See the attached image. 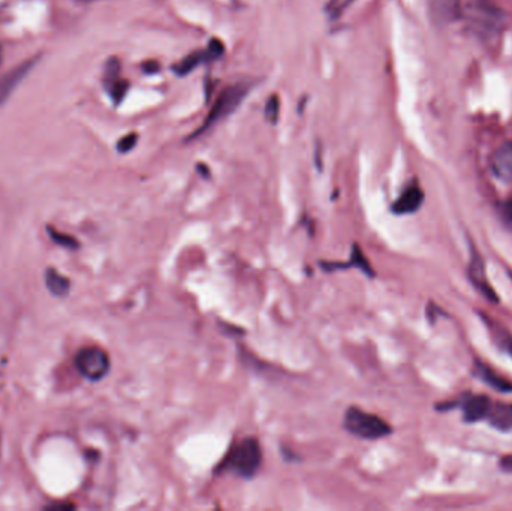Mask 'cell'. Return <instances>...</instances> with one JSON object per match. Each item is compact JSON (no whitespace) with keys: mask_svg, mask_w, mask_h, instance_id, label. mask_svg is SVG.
I'll list each match as a JSON object with an SVG mask.
<instances>
[{"mask_svg":"<svg viewBox=\"0 0 512 511\" xmlns=\"http://www.w3.org/2000/svg\"><path fill=\"white\" fill-rule=\"evenodd\" d=\"M262 464L261 444L256 438H245L234 444L224 461L219 464L221 473H233L240 479H254Z\"/></svg>","mask_w":512,"mask_h":511,"instance_id":"1","label":"cell"},{"mask_svg":"<svg viewBox=\"0 0 512 511\" xmlns=\"http://www.w3.org/2000/svg\"><path fill=\"white\" fill-rule=\"evenodd\" d=\"M343 428L354 437L367 441L381 440L393 432L391 426L381 417L366 413L357 407H351L346 411Z\"/></svg>","mask_w":512,"mask_h":511,"instance_id":"2","label":"cell"},{"mask_svg":"<svg viewBox=\"0 0 512 511\" xmlns=\"http://www.w3.org/2000/svg\"><path fill=\"white\" fill-rule=\"evenodd\" d=\"M75 366L90 381H101L110 372V357L102 348L86 347L78 351Z\"/></svg>","mask_w":512,"mask_h":511,"instance_id":"3","label":"cell"},{"mask_svg":"<svg viewBox=\"0 0 512 511\" xmlns=\"http://www.w3.org/2000/svg\"><path fill=\"white\" fill-rule=\"evenodd\" d=\"M248 89L243 84L239 86H230L221 93L218 99H216L215 105L210 110L209 116L206 119V126L213 125V123L219 122V120L225 119L230 116L231 113L236 111V108L242 104L245 99ZM204 126V128H206Z\"/></svg>","mask_w":512,"mask_h":511,"instance_id":"4","label":"cell"},{"mask_svg":"<svg viewBox=\"0 0 512 511\" xmlns=\"http://www.w3.org/2000/svg\"><path fill=\"white\" fill-rule=\"evenodd\" d=\"M423 201L424 192L421 191L417 183H414V185L408 186V188L402 192V195L397 198L391 210H393V213H396V215H411V213H415L420 209Z\"/></svg>","mask_w":512,"mask_h":511,"instance_id":"5","label":"cell"},{"mask_svg":"<svg viewBox=\"0 0 512 511\" xmlns=\"http://www.w3.org/2000/svg\"><path fill=\"white\" fill-rule=\"evenodd\" d=\"M490 168L499 180L512 183V143H505L493 153Z\"/></svg>","mask_w":512,"mask_h":511,"instance_id":"6","label":"cell"},{"mask_svg":"<svg viewBox=\"0 0 512 511\" xmlns=\"http://www.w3.org/2000/svg\"><path fill=\"white\" fill-rule=\"evenodd\" d=\"M462 407L466 422L474 423L489 416L492 402L487 396H469L463 401Z\"/></svg>","mask_w":512,"mask_h":511,"instance_id":"7","label":"cell"},{"mask_svg":"<svg viewBox=\"0 0 512 511\" xmlns=\"http://www.w3.org/2000/svg\"><path fill=\"white\" fill-rule=\"evenodd\" d=\"M325 270H333V269H348V267H355V269H360L364 275L370 276V278H375V272H373L372 266H370L369 261H367L366 255L361 252L360 246L354 245L351 251V258H349V263L346 264H322Z\"/></svg>","mask_w":512,"mask_h":511,"instance_id":"8","label":"cell"},{"mask_svg":"<svg viewBox=\"0 0 512 511\" xmlns=\"http://www.w3.org/2000/svg\"><path fill=\"white\" fill-rule=\"evenodd\" d=\"M469 273H471L472 282L477 285L478 290H480L481 293L486 294V297H489V299L496 300L495 291H493L492 288H490V285L487 284L483 260H481L480 257H474Z\"/></svg>","mask_w":512,"mask_h":511,"instance_id":"9","label":"cell"},{"mask_svg":"<svg viewBox=\"0 0 512 511\" xmlns=\"http://www.w3.org/2000/svg\"><path fill=\"white\" fill-rule=\"evenodd\" d=\"M475 372H477L478 377H480L484 383L489 384L493 389L504 393L511 392L512 384L510 381H507L505 378H502L501 375L496 374V372L493 371L492 368H489V366L481 365L480 363V365H477Z\"/></svg>","mask_w":512,"mask_h":511,"instance_id":"10","label":"cell"},{"mask_svg":"<svg viewBox=\"0 0 512 511\" xmlns=\"http://www.w3.org/2000/svg\"><path fill=\"white\" fill-rule=\"evenodd\" d=\"M489 420L495 428L508 431L512 429V405L498 404L490 408Z\"/></svg>","mask_w":512,"mask_h":511,"instance_id":"11","label":"cell"},{"mask_svg":"<svg viewBox=\"0 0 512 511\" xmlns=\"http://www.w3.org/2000/svg\"><path fill=\"white\" fill-rule=\"evenodd\" d=\"M45 282H47L48 290L57 297H65L69 293V288H71L68 279L63 278L60 273L53 269L45 273Z\"/></svg>","mask_w":512,"mask_h":511,"instance_id":"12","label":"cell"},{"mask_svg":"<svg viewBox=\"0 0 512 511\" xmlns=\"http://www.w3.org/2000/svg\"><path fill=\"white\" fill-rule=\"evenodd\" d=\"M486 323L489 324L490 332L493 333V338H495L496 344L512 356V338L510 333H508L504 327L498 326V324L490 321V318H486Z\"/></svg>","mask_w":512,"mask_h":511,"instance_id":"13","label":"cell"},{"mask_svg":"<svg viewBox=\"0 0 512 511\" xmlns=\"http://www.w3.org/2000/svg\"><path fill=\"white\" fill-rule=\"evenodd\" d=\"M204 54L203 53H192L189 54L188 57H185V59L180 62L179 66H176L177 74L179 75H186L189 74V72L192 71V69L197 68L198 65H200L201 62H203Z\"/></svg>","mask_w":512,"mask_h":511,"instance_id":"14","label":"cell"},{"mask_svg":"<svg viewBox=\"0 0 512 511\" xmlns=\"http://www.w3.org/2000/svg\"><path fill=\"white\" fill-rule=\"evenodd\" d=\"M279 110V98H277V96H271V98L268 99L267 105H265V114H267V119L270 120L271 123H276L277 119H279Z\"/></svg>","mask_w":512,"mask_h":511,"instance_id":"15","label":"cell"},{"mask_svg":"<svg viewBox=\"0 0 512 511\" xmlns=\"http://www.w3.org/2000/svg\"><path fill=\"white\" fill-rule=\"evenodd\" d=\"M137 143L138 135L132 132V134L126 135V137H123L122 140L119 141V144H117V149H119V152L128 153L131 152L135 146H137Z\"/></svg>","mask_w":512,"mask_h":511,"instance_id":"16","label":"cell"},{"mask_svg":"<svg viewBox=\"0 0 512 511\" xmlns=\"http://www.w3.org/2000/svg\"><path fill=\"white\" fill-rule=\"evenodd\" d=\"M207 50H209V56L212 57V59H216V57L224 53V45H222V42L218 41V39H212Z\"/></svg>","mask_w":512,"mask_h":511,"instance_id":"17","label":"cell"},{"mask_svg":"<svg viewBox=\"0 0 512 511\" xmlns=\"http://www.w3.org/2000/svg\"><path fill=\"white\" fill-rule=\"evenodd\" d=\"M502 219H504L505 224L512 230V201H508V203L504 204L501 210Z\"/></svg>","mask_w":512,"mask_h":511,"instance_id":"18","label":"cell"},{"mask_svg":"<svg viewBox=\"0 0 512 511\" xmlns=\"http://www.w3.org/2000/svg\"><path fill=\"white\" fill-rule=\"evenodd\" d=\"M502 467H504L505 470L512 471V458L505 459V461L502 462Z\"/></svg>","mask_w":512,"mask_h":511,"instance_id":"19","label":"cell"}]
</instances>
